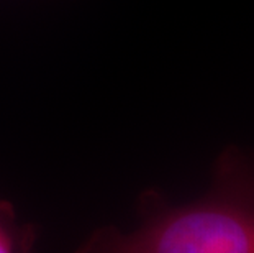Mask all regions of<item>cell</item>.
<instances>
[{
  "mask_svg": "<svg viewBox=\"0 0 254 253\" xmlns=\"http://www.w3.org/2000/svg\"><path fill=\"white\" fill-rule=\"evenodd\" d=\"M133 230L99 227L74 253H254V152L230 145L205 194L172 204L148 189Z\"/></svg>",
  "mask_w": 254,
  "mask_h": 253,
  "instance_id": "1",
  "label": "cell"
},
{
  "mask_svg": "<svg viewBox=\"0 0 254 253\" xmlns=\"http://www.w3.org/2000/svg\"><path fill=\"white\" fill-rule=\"evenodd\" d=\"M35 242L33 225L21 222L13 204L0 199V253H30Z\"/></svg>",
  "mask_w": 254,
  "mask_h": 253,
  "instance_id": "2",
  "label": "cell"
}]
</instances>
